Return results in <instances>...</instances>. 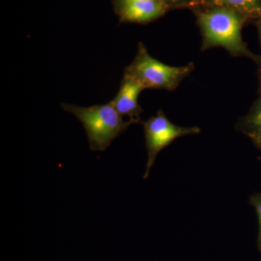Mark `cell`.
<instances>
[{"instance_id": "1", "label": "cell", "mask_w": 261, "mask_h": 261, "mask_svg": "<svg viewBox=\"0 0 261 261\" xmlns=\"http://www.w3.org/2000/svg\"><path fill=\"white\" fill-rule=\"evenodd\" d=\"M202 37V50L224 48L235 57H245L257 63L261 56L253 54L242 37V29L248 19L231 8L207 5L192 10Z\"/></svg>"}, {"instance_id": "2", "label": "cell", "mask_w": 261, "mask_h": 261, "mask_svg": "<svg viewBox=\"0 0 261 261\" xmlns=\"http://www.w3.org/2000/svg\"><path fill=\"white\" fill-rule=\"evenodd\" d=\"M61 107L74 115L82 123L88 137L89 149L92 151H104L128 126L137 123L132 119L123 121L121 115L111 102L89 108L63 103Z\"/></svg>"}, {"instance_id": "3", "label": "cell", "mask_w": 261, "mask_h": 261, "mask_svg": "<svg viewBox=\"0 0 261 261\" xmlns=\"http://www.w3.org/2000/svg\"><path fill=\"white\" fill-rule=\"evenodd\" d=\"M195 69L190 63L184 66L164 64L149 54L145 46L139 42L137 56L124 70V75L140 82L144 88L173 91Z\"/></svg>"}, {"instance_id": "4", "label": "cell", "mask_w": 261, "mask_h": 261, "mask_svg": "<svg viewBox=\"0 0 261 261\" xmlns=\"http://www.w3.org/2000/svg\"><path fill=\"white\" fill-rule=\"evenodd\" d=\"M145 146L148 154L144 179L149 176L151 168L159 152L178 137L189 135H197L201 130L199 127H181L176 126L168 119L167 117L159 110L155 116L144 122Z\"/></svg>"}, {"instance_id": "5", "label": "cell", "mask_w": 261, "mask_h": 261, "mask_svg": "<svg viewBox=\"0 0 261 261\" xmlns=\"http://www.w3.org/2000/svg\"><path fill=\"white\" fill-rule=\"evenodd\" d=\"M113 5L121 23H150L170 10L164 0H145Z\"/></svg>"}, {"instance_id": "6", "label": "cell", "mask_w": 261, "mask_h": 261, "mask_svg": "<svg viewBox=\"0 0 261 261\" xmlns=\"http://www.w3.org/2000/svg\"><path fill=\"white\" fill-rule=\"evenodd\" d=\"M144 89L140 82L123 75L121 87L116 97L111 101V104L121 116H128L130 119L139 123L143 111L139 105L138 97Z\"/></svg>"}, {"instance_id": "7", "label": "cell", "mask_w": 261, "mask_h": 261, "mask_svg": "<svg viewBox=\"0 0 261 261\" xmlns=\"http://www.w3.org/2000/svg\"><path fill=\"white\" fill-rule=\"evenodd\" d=\"M207 5L231 8L246 17L249 20H257L261 17V0H207L204 5Z\"/></svg>"}, {"instance_id": "8", "label": "cell", "mask_w": 261, "mask_h": 261, "mask_svg": "<svg viewBox=\"0 0 261 261\" xmlns=\"http://www.w3.org/2000/svg\"><path fill=\"white\" fill-rule=\"evenodd\" d=\"M236 128L246 135L261 132V94L246 116L238 122Z\"/></svg>"}, {"instance_id": "9", "label": "cell", "mask_w": 261, "mask_h": 261, "mask_svg": "<svg viewBox=\"0 0 261 261\" xmlns=\"http://www.w3.org/2000/svg\"><path fill=\"white\" fill-rule=\"evenodd\" d=\"M170 10L190 8L193 10L202 5V0H164Z\"/></svg>"}, {"instance_id": "10", "label": "cell", "mask_w": 261, "mask_h": 261, "mask_svg": "<svg viewBox=\"0 0 261 261\" xmlns=\"http://www.w3.org/2000/svg\"><path fill=\"white\" fill-rule=\"evenodd\" d=\"M250 203L255 207L258 218L259 231L257 245L259 252L261 253V192H256L250 196Z\"/></svg>"}, {"instance_id": "11", "label": "cell", "mask_w": 261, "mask_h": 261, "mask_svg": "<svg viewBox=\"0 0 261 261\" xmlns=\"http://www.w3.org/2000/svg\"><path fill=\"white\" fill-rule=\"evenodd\" d=\"M247 136L252 141L254 145L261 150V132L250 134V135Z\"/></svg>"}, {"instance_id": "12", "label": "cell", "mask_w": 261, "mask_h": 261, "mask_svg": "<svg viewBox=\"0 0 261 261\" xmlns=\"http://www.w3.org/2000/svg\"><path fill=\"white\" fill-rule=\"evenodd\" d=\"M145 1V0H113V5L123 4V3H130V2Z\"/></svg>"}, {"instance_id": "13", "label": "cell", "mask_w": 261, "mask_h": 261, "mask_svg": "<svg viewBox=\"0 0 261 261\" xmlns=\"http://www.w3.org/2000/svg\"><path fill=\"white\" fill-rule=\"evenodd\" d=\"M257 64L258 65L259 91L261 94V58L260 61L257 62Z\"/></svg>"}, {"instance_id": "14", "label": "cell", "mask_w": 261, "mask_h": 261, "mask_svg": "<svg viewBox=\"0 0 261 261\" xmlns=\"http://www.w3.org/2000/svg\"><path fill=\"white\" fill-rule=\"evenodd\" d=\"M256 25L257 27V30H258L259 38H260V42L261 44V17L260 18L257 19L256 20Z\"/></svg>"}, {"instance_id": "15", "label": "cell", "mask_w": 261, "mask_h": 261, "mask_svg": "<svg viewBox=\"0 0 261 261\" xmlns=\"http://www.w3.org/2000/svg\"><path fill=\"white\" fill-rule=\"evenodd\" d=\"M207 0H202V5H200V6H202V5H204L205 4L206 2H207ZM200 7V6H199Z\"/></svg>"}]
</instances>
